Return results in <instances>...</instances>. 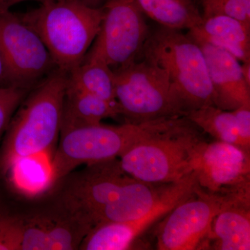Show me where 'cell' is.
<instances>
[{
    "instance_id": "cell-1",
    "label": "cell",
    "mask_w": 250,
    "mask_h": 250,
    "mask_svg": "<svg viewBox=\"0 0 250 250\" xmlns=\"http://www.w3.org/2000/svg\"><path fill=\"white\" fill-rule=\"evenodd\" d=\"M140 137L118 159L133 178L153 184L174 183L192 172L194 159L206 141L185 116L144 122Z\"/></svg>"
},
{
    "instance_id": "cell-2",
    "label": "cell",
    "mask_w": 250,
    "mask_h": 250,
    "mask_svg": "<svg viewBox=\"0 0 250 250\" xmlns=\"http://www.w3.org/2000/svg\"><path fill=\"white\" fill-rule=\"evenodd\" d=\"M67 73L56 68L28 93L6 129L1 164L4 170L21 158L52 156L60 136Z\"/></svg>"
},
{
    "instance_id": "cell-3",
    "label": "cell",
    "mask_w": 250,
    "mask_h": 250,
    "mask_svg": "<svg viewBox=\"0 0 250 250\" xmlns=\"http://www.w3.org/2000/svg\"><path fill=\"white\" fill-rule=\"evenodd\" d=\"M18 15L41 38L57 68L69 73L83 62L91 47L104 10L80 0H55Z\"/></svg>"
},
{
    "instance_id": "cell-4",
    "label": "cell",
    "mask_w": 250,
    "mask_h": 250,
    "mask_svg": "<svg viewBox=\"0 0 250 250\" xmlns=\"http://www.w3.org/2000/svg\"><path fill=\"white\" fill-rule=\"evenodd\" d=\"M141 59L166 70L184 116L190 111L214 105L205 55L200 45L187 34L161 25L151 29Z\"/></svg>"
},
{
    "instance_id": "cell-5",
    "label": "cell",
    "mask_w": 250,
    "mask_h": 250,
    "mask_svg": "<svg viewBox=\"0 0 250 250\" xmlns=\"http://www.w3.org/2000/svg\"><path fill=\"white\" fill-rule=\"evenodd\" d=\"M113 71L115 97L125 123L184 116L170 77L159 65L141 59Z\"/></svg>"
},
{
    "instance_id": "cell-6",
    "label": "cell",
    "mask_w": 250,
    "mask_h": 250,
    "mask_svg": "<svg viewBox=\"0 0 250 250\" xmlns=\"http://www.w3.org/2000/svg\"><path fill=\"white\" fill-rule=\"evenodd\" d=\"M145 129V123L111 126L99 124L61 133L58 147L51 159L52 184L83 164L117 159L126 152Z\"/></svg>"
},
{
    "instance_id": "cell-7",
    "label": "cell",
    "mask_w": 250,
    "mask_h": 250,
    "mask_svg": "<svg viewBox=\"0 0 250 250\" xmlns=\"http://www.w3.org/2000/svg\"><path fill=\"white\" fill-rule=\"evenodd\" d=\"M103 7L100 31L85 57L113 70L139 60L151 29L136 0H106Z\"/></svg>"
},
{
    "instance_id": "cell-8",
    "label": "cell",
    "mask_w": 250,
    "mask_h": 250,
    "mask_svg": "<svg viewBox=\"0 0 250 250\" xmlns=\"http://www.w3.org/2000/svg\"><path fill=\"white\" fill-rule=\"evenodd\" d=\"M192 172L202 191L228 202L250 201V150L205 141L194 159Z\"/></svg>"
},
{
    "instance_id": "cell-9",
    "label": "cell",
    "mask_w": 250,
    "mask_h": 250,
    "mask_svg": "<svg viewBox=\"0 0 250 250\" xmlns=\"http://www.w3.org/2000/svg\"><path fill=\"white\" fill-rule=\"evenodd\" d=\"M0 49L16 86L32 89L57 68L39 36L9 9H0Z\"/></svg>"
},
{
    "instance_id": "cell-10",
    "label": "cell",
    "mask_w": 250,
    "mask_h": 250,
    "mask_svg": "<svg viewBox=\"0 0 250 250\" xmlns=\"http://www.w3.org/2000/svg\"><path fill=\"white\" fill-rule=\"evenodd\" d=\"M134 179L123 170L118 158L88 164L65 188L62 209L92 228L94 215L115 201Z\"/></svg>"
},
{
    "instance_id": "cell-11",
    "label": "cell",
    "mask_w": 250,
    "mask_h": 250,
    "mask_svg": "<svg viewBox=\"0 0 250 250\" xmlns=\"http://www.w3.org/2000/svg\"><path fill=\"white\" fill-rule=\"evenodd\" d=\"M195 187L193 192L166 215L158 229L157 249L200 250L215 215L230 203Z\"/></svg>"
},
{
    "instance_id": "cell-12",
    "label": "cell",
    "mask_w": 250,
    "mask_h": 250,
    "mask_svg": "<svg viewBox=\"0 0 250 250\" xmlns=\"http://www.w3.org/2000/svg\"><path fill=\"white\" fill-rule=\"evenodd\" d=\"M196 187L194 172L174 183L164 184L159 200L146 214L132 221L99 224L88 236L93 250H126L147 229L164 218L181 202L190 196Z\"/></svg>"
},
{
    "instance_id": "cell-13",
    "label": "cell",
    "mask_w": 250,
    "mask_h": 250,
    "mask_svg": "<svg viewBox=\"0 0 250 250\" xmlns=\"http://www.w3.org/2000/svg\"><path fill=\"white\" fill-rule=\"evenodd\" d=\"M23 220L21 250H79L91 227L61 208Z\"/></svg>"
},
{
    "instance_id": "cell-14",
    "label": "cell",
    "mask_w": 250,
    "mask_h": 250,
    "mask_svg": "<svg viewBox=\"0 0 250 250\" xmlns=\"http://www.w3.org/2000/svg\"><path fill=\"white\" fill-rule=\"evenodd\" d=\"M192 40L200 45L205 55L214 106L233 111L242 105L250 104V86L243 78L241 62L223 49L203 41Z\"/></svg>"
},
{
    "instance_id": "cell-15",
    "label": "cell",
    "mask_w": 250,
    "mask_h": 250,
    "mask_svg": "<svg viewBox=\"0 0 250 250\" xmlns=\"http://www.w3.org/2000/svg\"><path fill=\"white\" fill-rule=\"evenodd\" d=\"M250 250V202H230L215 215L200 249Z\"/></svg>"
},
{
    "instance_id": "cell-16",
    "label": "cell",
    "mask_w": 250,
    "mask_h": 250,
    "mask_svg": "<svg viewBox=\"0 0 250 250\" xmlns=\"http://www.w3.org/2000/svg\"><path fill=\"white\" fill-rule=\"evenodd\" d=\"M187 35L227 51L241 62L250 61V26L235 18L225 15L203 18Z\"/></svg>"
},
{
    "instance_id": "cell-17",
    "label": "cell",
    "mask_w": 250,
    "mask_h": 250,
    "mask_svg": "<svg viewBox=\"0 0 250 250\" xmlns=\"http://www.w3.org/2000/svg\"><path fill=\"white\" fill-rule=\"evenodd\" d=\"M121 116L117 102H110L67 82L62 103L61 133L101 124L108 118Z\"/></svg>"
},
{
    "instance_id": "cell-18",
    "label": "cell",
    "mask_w": 250,
    "mask_h": 250,
    "mask_svg": "<svg viewBox=\"0 0 250 250\" xmlns=\"http://www.w3.org/2000/svg\"><path fill=\"white\" fill-rule=\"evenodd\" d=\"M164 186L134 179L126 186L115 201L94 215L93 227L98 224L123 223L141 218L155 205Z\"/></svg>"
},
{
    "instance_id": "cell-19",
    "label": "cell",
    "mask_w": 250,
    "mask_h": 250,
    "mask_svg": "<svg viewBox=\"0 0 250 250\" xmlns=\"http://www.w3.org/2000/svg\"><path fill=\"white\" fill-rule=\"evenodd\" d=\"M145 16L163 27L189 29L203 21L192 0H136Z\"/></svg>"
},
{
    "instance_id": "cell-20",
    "label": "cell",
    "mask_w": 250,
    "mask_h": 250,
    "mask_svg": "<svg viewBox=\"0 0 250 250\" xmlns=\"http://www.w3.org/2000/svg\"><path fill=\"white\" fill-rule=\"evenodd\" d=\"M52 156L41 154L21 158L10 164L9 173L14 187L24 195L34 196L53 186L51 172Z\"/></svg>"
},
{
    "instance_id": "cell-21",
    "label": "cell",
    "mask_w": 250,
    "mask_h": 250,
    "mask_svg": "<svg viewBox=\"0 0 250 250\" xmlns=\"http://www.w3.org/2000/svg\"><path fill=\"white\" fill-rule=\"evenodd\" d=\"M67 81L99 98L117 102L113 69L100 59L85 57L78 66L67 73Z\"/></svg>"
},
{
    "instance_id": "cell-22",
    "label": "cell",
    "mask_w": 250,
    "mask_h": 250,
    "mask_svg": "<svg viewBox=\"0 0 250 250\" xmlns=\"http://www.w3.org/2000/svg\"><path fill=\"white\" fill-rule=\"evenodd\" d=\"M185 117L216 141L241 147L232 111L210 105L190 111Z\"/></svg>"
},
{
    "instance_id": "cell-23",
    "label": "cell",
    "mask_w": 250,
    "mask_h": 250,
    "mask_svg": "<svg viewBox=\"0 0 250 250\" xmlns=\"http://www.w3.org/2000/svg\"><path fill=\"white\" fill-rule=\"evenodd\" d=\"M31 90L18 86L0 87V136L7 129L15 112Z\"/></svg>"
},
{
    "instance_id": "cell-24",
    "label": "cell",
    "mask_w": 250,
    "mask_h": 250,
    "mask_svg": "<svg viewBox=\"0 0 250 250\" xmlns=\"http://www.w3.org/2000/svg\"><path fill=\"white\" fill-rule=\"evenodd\" d=\"M202 18L213 15H225L250 26V11L241 0H205L202 1Z\"/></svg>"
},
{
    "instance_id": "cell-25",
    "label": "cell",
    "mask_w": 250,
    "mask_h": 250,
    "mask_svg": "<svg viewBox=\"0 0 250 250\" xmlns=\"http://www.w3.org/2000/svg\"><path fill=\"white\" fill-rule=\"evenodd\" d=\"M22 219L0 210V250H21Z\"/></svg>"
},
{
    "instance_id": "cell-26",
    "label": "cell",
    "mask_w": 250,
    "mask_h": 250,
    "mask_svg": "<svg viewBox=\"0 0 250 250\" xmlns=\"http://www.w3.org/2000/svg\"><path fill=\"white\" fill-rule=\"evenodd\" d=\"M241 147L250 150V104L233 110Z\"/></svg>"
},
{
    "instance_id": "cell-27",
    "label": "cell",
    "mask_w": 250,
    "mask_h": 250,
    "mask_svg": "<svg viewBox=\"0 0 250 250\" xmlns=\"http://www.w3.org/2000/svg\"><path fill=\"white\" fill-rule=\"evenodd\" d=\"M2 86H16V85H14L11 81L6 62L0 49V87Z\"/></svg>"
},
{
    "instance_id": "cell-28",
    "label": "cell",
    "mask_w": 250,
    "mask_h": 250,
    "mask_svg": "<svg viewBox=\"0 0 250 250\" xmlns=\"http://www.w3.org/2000/svg\"><path fill=\"white\" fill-rule=\"evenodd\" d=\"M25 1H36L41 2V4H44V3L55 1V0H0V9L9 10L10 6Z\"/></svg>"
},
{
    "instance_id": "cell-29",
    "label": "cell",
    "mask_w": 250,
    "mask_h": 250,
    "mask_svg": "<svg viewBox=\"0 0 250 250\" xmlns=\"http://www.w3.org/2000/svg\"><path fill=\"white\" fill-rule=\"evenodd\" d=\"M241 71L247 84L250 86V61L241 62Z\"/></svg>"
},
{
    "instance_id": "cell-30",
    "label": "cell",
    "mask_w": 250,
    "mask_h": 250,
    "mask_svg": "<svg viewBox=\"0 0 250 250\" xmlns=\"http://www.w3.org/2000/svg\"><path fill=\"white\" fill-rule=\"evenodd\" d=\"M88 6L94 8H100L106 2V0H80Z\"/></svg>"
},
{
    "instance_id": "cell-31",
    "label": "cell",
    "mask_w": 250,
    "mask_h": 250,
    "mask_svg": "<svg viewBox=\"0 0 250 250\" xmlns=\"http://www.w3.org/2000/svg\"><path fill=\"white\" fill-rule=\"evenodd\" d=\"M243 4L246 6L247 9L250 11V0H241Z\"/></svg>"
},
{
    "instance_id": "cell-32",
    "label": "cell",
    "mask_w": 250,
    "mask_h": 250,
    "mask_svg": "<svg viewBox=\"0 0 250 250\" xmlns=\"http://www.w3.org/2000/svg\"><path fill=\"white\" fill-rule=\"evenodd\" d=\"M201 1H202H202H205V0H201Z\"/></svg>"
}]
</instances>
